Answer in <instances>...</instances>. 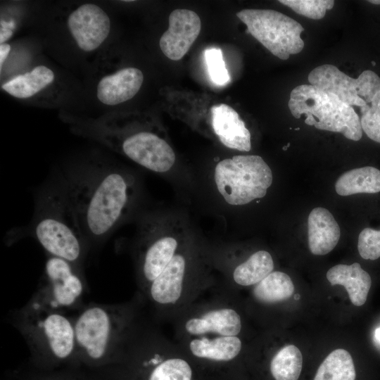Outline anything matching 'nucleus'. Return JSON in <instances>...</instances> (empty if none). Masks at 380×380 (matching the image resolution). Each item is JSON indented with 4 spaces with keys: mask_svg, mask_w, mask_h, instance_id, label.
I'll return each instance as SVG.
<instances>
[{
    "mask_svg": "<svg viewBox=\"0 0 380 380\" xmlns=\"http://www.w3.org/2000/svg\"><path fill=\"white\" fill-rule=\"evenodd\" d=\"M375 338L380 342V327L377 328L375 331Z\"/></svg>",
    "mask_w": 380,
    "mask_h": 380,
    "instance_id": "33",
    "label": "nucleus"
},
{
    "mask_svg": "<svg viewBox=\"0 0 380 380\" xmlns=\"http://www.w3.org/2000/svg\"><path fill=\"white\" fill-rule=\"evenodd\" d=\"M303 367V356L293 345L280 349L270 363V372L275 380H298Z\"/></svg>",
    "mask_w": 380,
    "mask_h": 380,
    "instance_id": "25",
    "label": "nucleus"
},
{
    "mask_svg": "<svg viewBox=\"0 0 380 380\" xmlns=\"http://www.w3.org/2000/svg\"><path fill=\"white\" fill-rule=\"evenodd\" d=\"M59 182L89 248L103 243L127 220L139 195L132 172L105 163L75 165Z\"/></svg>",
    "mask_w": 380,
    "mask_h": 380,
    "instance_id": "1",
    "label": "nucleus"
},
{
    "mask_svg": "<svg viewBox=\"0 0 380 380\" xmlns=\"http://www.w3.org/2000/svg\"><path fill=\"white\" fill-rule=\"evenodd\" d=\"M369 3L371 4H376V5H379L380 4V0H371V1H368Z\"/></svg>",
    "mask_w": 380,
    "mask_h": 380,
    "instance_id": "34",
    "label": "nucleus"
},
{
    "mask_svg": "<svg viewBox=\"0 0 380 380\" xmlns=\"http://www.w3.org/2000/svg\"><path fill=\"white\" fill-rule=\"evenodd\" d=\"M144 81L142 72L129 67L103 77L96 89L98 99L103 104L114 106L132 99Z\"/></svg>",
    "mask_w": 380,
    "mask_h": 380,
    "instance_id": "15",
    "label": "nucleus"
},
{
    "mask_svg": "<svg viewBox=\"0 0 380 380\" xmlns=\"http://www.w3.org/2000/svg\"><path fill=\"white\" fill-rule=\"evenodd\" d=\"M205 61L210 80L219 86H224L230 81V76L220 48L210 47L205 50Z\"/></svg>",
    "mask_w": 380,
    "mask_h": 380,
    "instance_id": "29",
    "label": "nucleus"
},
{
    "mask_svg": "<svg viewBox=\"0 0 380 380\" xmlns=\"http://www.w3.org/2000/svg\"><path fill=\"white\" fill-rule=\"evenodd\" d=\"M247 27V32L277 58L286 60L300 53L304 30L294 19L271 9L247 8L236 13Z\"/></svg>",
    "mask_w": 380,
    "mask_h": 380,
    "instance_id": "7",
    "label": "nucleus"
},
{
    "mask_svg": "<svg viewBox=\"0 0 380 380\" xmlns=\"http://www.w3.org/2000/svg\"><path fill=\"white\" fill-rule=\"evenodd\" d=\"M27 229L49 255L81 268L89 246L60 182L38 194L33 219Z\"/></svg>",
    "mask_w": 380,
    "mask_h": 380,
    "instance_id": "2",
    "label": "nucleus"
},
{
    "mask_svg": "<svg viewBox=\"0 0 380 380\" xmlns=\"http://www.w3.org/2000/svg\"><path fill=\"white\" fill-rule=\"evenodd\" d=\"M84 289L80 267L64 259L48 255L42 281L30 300L65 312L80 303Z\"/></svg>",
    "mask_w": 380,
    "mask_h": 380,
    "instance_id": "9",
    "label": "nucleus"
},
{
    "mask_svg": "<svg viewBox=\"0 0 380 380\" xmlns=\"http://www.w3.org/2000/svg\"><path fill=\"white\" fill-rule=\"evenodd\" d=\"M189 349L198 357L229 361L240 353L241 341L236 336H218L212 339L203 337L191 340Z\"/></svg>",
    "mask_w": 380,
    "mask_h": 380,
    "instance_id": "21",
    "label": "nucleus"
},
{
    "mask_svg": "<svg viewBox=\"0 0 380 380\" xmlns=\"http://www.w3.org/2000/svg\"><path fill=\"white\" fill-rule=\"evenodd\" d=\"M201 30L199 16L186 8L174 10L169 16L168 29L162 34L159 45L169 59L179 61L188 52Z\"/></svg>",
    "mask_w": 380,
    "mask_h": 380,
    "instance_id": "12",
    "label": "nucleus"
},
{
    "mask_svg": "<svg viewBox=\"0 0 380 380\" xmlns=\"http://www.w3.org/2000/svg\"><path fill=\"white\" fill-rule=\"evenodd\" d=\"M308 245L312 254L326 255L336 247L341 229L327 209L322 207L312 209L308 216Z\"/></svg>",
    "mask_w": 380,
    "mask_h": 380,
    "instance_id": "16",
    "label": "nucleus"
},
{
    "mask_svg": "<svg viewBox=\"0 0 380 380\" xmlns=\"http://www.w3.org/2000/svg\"><path fill=\"white\" fill-rule=\"evenodd\" d=\"M187 268V259L179 249L160 274L146 286L151 300L160 305L176 303L180 298Z\"/></svg>",
    "mask_w": 380,
    "mask_h": 380,
    "instance_id": "14",
    "label": "nucleus"
},
{
    "mask_svg": "<svg viewBox=\"0 0 380 380\" xmlns=\"http://www.w3.org/2000/svg\"><path fill=\"white\" fill-rule=\"evenodd\" d=\"M96 136L109 146L116 147L129 159L156 173L169 172L176 156L167 141L149 130L127 132L102 125Z\"/></svg>",
    "mask_w": 380,
    "mask_h": 380,
    "instance_id": "8",
    "label": "nucleus"
},
{
    "mask_svg": "<svg viewBox=\"0 0 380 380\" xmlns=\"http://www.w3.org/2000/svg\"><path fill=\"white\" fill-rule=\"evenodd\" d=\"M68 27L78 47L89 52L98 49L106 39L110 20L101 7L87 3L70 13Z\"/></svg>",
    "mask_w": 380,
    "mask_h": 380,
    "instance_id": "11",
    "label": "nucleus"
},
{
    "mask_svg": "<svg viewBox=\"0 0 380 380\" xmlns=\"http://www.w3.org/2000/svg\"><path fill=\"white\" fill-rule=\"evenodd\" d=\"M213 132L226 147L240 151L251 148V136L244 122L231 106L220 103L211 108Z\"/></svg>",
    "mask_w": 380,
    "mask_h": 380,
    "instance_id": "13",
    "label": "nucleus"
},
{
    "mask_svg": "<svg viewBox=\"0 0 380 380\" xmlns=\"http://www.w3.org/2000/svg\"><path fill=\"white\" fill-rule=\"evenodd\" d=\"M281 4L291 8L305 17L319 20L324 17L326 11L331 10L334 1L331 0H280Z\"/></svg>",
    "mask_w": 380,
    "mask_h": 380,
    "instance_id": "28",
    "label": "nucleus"
},
{
    "mask_svg": "<svg viewBox=\"0 0 380 380\" xmlns=\"http://www.w3.org/2000/svg\"><path fill=\"white\" fill-rule=\"evenodd\" d=\"M119 305L90 304L73 319L76 354L101 361L118 349L127 326Z\"/></svg>",
    "mask_w": 380,
    "mask_h": 380,
    "instance_id": "5",
    "label": "nucleus"
},
{
    "mask_svg": "<svg viewBox=\"0 0 380 380\" xmlns=\"http://www.w3.org/2000/svg\"><path fill=\"white\" fill-rule=\"evenodd\" d=\"M355 369L350 354L336 349L319 365L314 380H355Z\"/></svg>",
    "mask_w": 380,
    "mask_h": 380,
    "instance_id": "24",
    "label": "nucleus"
},
{
    "mask_svg": "<svg viewBox=\"0 0 380 380\" xmlns=\"http://www.w3.org/2000/svg\"><path fill=\"white\" fill-rule=\"evenodd\" d=\"M360 109L362 129L369 139L380 143V89L371 101Z\"/></svg>",
    "mask_w": 380,
    "mask_h": 380,
    "instance_id": "27",
    "label": "nucleus"
},
{
    "mask_svg": "<svg viewBox=\"0 0 380 380\" xmlns=\"http://www.w3.org/2000/svg\"><path fill=\"white\" fill-rule=\"evenodd\" d=\"M54 77V73L50 68L41 65L11 79L3 84L1 88L13 97L27 99L52 83Z\"/></svg>",
    "mask_w": 380,
    "mask_h": 380,
    "instance_id": "20",
    "label": "nucleus"
},
{
    "mask_svg": "<svg viewBox=\"0 0 380 380\" xmlns=\"http://www.w3.org/2000/svg\"><path fill=\"white\" fill-rule=\"evenodd\" d=\"M15 27V21L11 20L6 21L1 19L0 21V44H4L13 34V31Z\"/></svg>",
    "mask_w": 380,
    "mask_h": 380,
    "instance_id": "31",
    "label": "nucleus"
},
{
    "mask_svg": "<svg viewBox=\"0 0 380 380\" xmlns=\"http://www.w3.org/2000/svg\"><path fill=\"white\" fill-rule=\"evenodd\" d=\"M326 276L331 285H342L345 287L354 305L361 306L365 303L372 279L359 263L336 265L327 271Z\"/></svg>",
    "mask_w": 380,
    "mask_h": 380,
    "instance_id": "18",
    "label": "nucleus"
},
{
    "mask_svg": "<svg viewBox=\"0 0 380 380\" xmlns=\"http://www.w3.org/2000/svg\"><path fill=\"white\" fill-rule=\"evenodd\" d=\"M288 106L293 117H304L308 125L341 133L353 141L362 138L360 117L351 106L334 94L311 84L299 85L291 91Z\"/></svg>",
    "mask_w": 380,
    "mask_h": 380,
    "instance_id": "4",
    "label": "nucleus"
},
{
    "mask_svg": "<svg viewBox=\"0 0 380 380\" xmlns=\"http://www.w3.org/2000/svg\"><path fill=\"white\" fill-rule=\"evenodd\" d=\"M273 270L274 261L270 253L258 251L235 267L233 279L240 286H251L259 283Z\"/></svg>",
    "mask_w": 380,
    "mask_h": 380,
    "instance_id": "22",
    "label": "nucleus"
},
{
    "mask_svg": "<svg viewBox=\"0 0 380 380\" xmlns=\"http://www.w3.org/2000/svg\"><path fill=\"white\" fill-rule=\"evenodd\" d=\"M298 297H299V296H298H298H297V295H296V296H295V298H296V299H297V298H298Z\"/></svg>",
    "mask_w": 380,
    "mask_h": 380,
    "instance_id": "35",
    "label": "nucleus"
},
{
    "mask_svg": "<svg viewBox=\"0 0 380 380\" xmlns=\"http://www.w3.org/2000/svg\"><path fill=\"white\" fill-rule=\"evenodd\" d=\"M294 286L290 277L282 272H272L258 283L253 296L260 302L273 303L284 301L293 295Z\"/></svg>",
    "mask_w": 380,
    "mask_h": 380,
    "instance_id": "23",
    "label": "nucleus"
},
{
    "mask_svg": "<svg viewBox=\"0 0 380 380\" xmlns=\"http://www.w3.org/2000/svg\"><path fill=\"white\" fill-rule=\"evenodd\" d=\"M335 189L340 196L378 193L380 191V170L366 166L347 171L337 179Z\"/></svg>",
    "mask_w": 380,
    "mask_h": 380,
    "instance_id": "19",
    "label": "nucleus"
},
{
    "mask_svg": "<svg viewBox=\"0 0 380 380\" xmlns=\"http://www.w3.org/2000/svg\"><path fill=\"white\" fill-rule=\"evenodd\" d=\"M273 180L262 157L236 155L219 161L214 170L217 191L231 205H243L264 197Z\"/></svg>",
    "mask_w": 380,
    "mask_h": 380,
    "instance_id": "6",
    "label": "nucleus"
},
{
    "mask_svg": "<svg viewBox=\"0 0 380 380\" xmlns=\"http://www.w3.org/2000/svg\"><path fill=\"white\" fill-rule=\"evenodd\" d=\"M372 63L373 64V65L374 66L375 65V62L372 61Z\"/></svg>",
    "mask_w": 380,
    "mask_h": 380,
    "instance_id": "36",
    "label": "nucleus"
},
{
    "mask_svg": "<svg viewBox=\"0 0 380 380\" xmlns=\"http://www.w3.org/2000/svg\"><path fill=\"white\" fill-rule=\"evenodd\" d=\"M185 329L192 335L213 333L219 336H236L241 331V321L233 309H217L200 317L189 319L185 324Z\"/></svg>",
    "mask_w": 380,
    "mask_h": 380,
    "instance_id": "17",
    "label": "nucleus"
},
{
    "mask_svg": "<svg viewBox=\"0 0 380 380\" xmlns=\"http://www.w3.org/2000/svg\"><path fill=\"white\" fill-rule=\"evenodd\" d=\"M11 51V46L7 44H0V68L1 70L2 68V65L5 62L7 56H8V53Z\"/></svg>",
    "mask_w": 380,
    "mask_h": 380,
    "instance_id": "32",
    "label": "nucleus"
},
{
    "mask_svg": "<svg viewBox=\"0 0 380 380\" xmlns=\"http://www.w3.org/2000/svg\"><path fill=\"white\" fill-rule=\"evenodd\" d=\"M310 84L334 94L343 102L362 107L369 103L380 89V77L373 71H363L353 78L331 64L313 69L308 75Z\"/></svg>",
    "mask_w": 380,
    "mask_h": 380,
    "instance_id": "10",
    "label": "nucleus"
},
{
    "mask_svg": "<svg viewBox=\"0 0 380 380\" xmlns=\"http://www.w3.org/2000/svg\"><path fill=\"white\" fill-rule=\"evenodd\" d=\"M357 249L363 259H378L380 257V230L365 228L359 234Z\"/></svg>",
    "mask_w": 380,
    "mask_h": 380,
    "instance_id": "30",
    "label": "nucleus"
},
{
    "mask_svg": "<svg viewBox=\"0 0 380 380\" xmlns=\"http://www.w3.org/2000/svg\"><path fill=\"white\" fill-rule=\"evenodd\" d=\"M15 325L34 352L64 360L76 355L73 319L30 300L15 315Z\"/></svg>",
    "mask_w": 380,
    "mask_h": 380,
    "instance_id": "3",
    "label": "nucleus"
},
{
    "mask_svg": "<svg viewBox=\"0 0 380 380\" xmlns=\"http://www.w3.org/2000/svg\"><path fill=\"white\" fill-rule=\"evenodd\" d=\"M192 370L181 358H169L157 364L148 380H191Z\"/></svg>",
    "mask_w": 380,
    "mask_h": 380,
    "instance_id": "26",
    "label": "nucleus"
}]
</instances>
